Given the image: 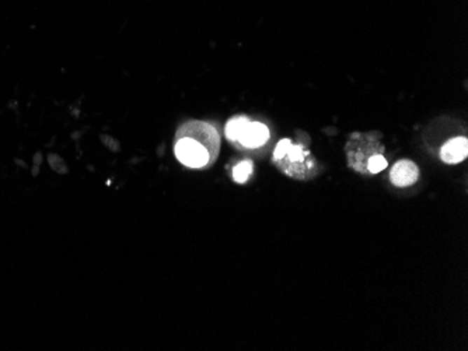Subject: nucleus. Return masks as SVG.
Here are the masks:
<instances>
[{
	"mask_svg": "<svg viewBox=\"0 0 468 351\" xmlns=\"http://www.w3.org/2000/svg\"><path fill=\"white\" fill-rule=\"evenodd\" d=\"M387 168V159L381 154H374L369 158L367 169L370 173H378Z\"/></svg>",
	"mask_w": 468,
	"mask_h": 351,
	"instance_id": "obj_9",
	"label": "nucleus"
},
{
	"mask_svg": "<svg viewBox=\"0 0 468 351\" xmlns=\"http://www.w3.org/2000/svg\"><path fill=\"white\" fill-rule=\"evenodd\" d=\"M290 145H291V140L290 138H283V140H280L276 144L275 151H273V159H275V162H279L286 155V152H287V150H289Z\"/></svg>",
	"mask_w": 468,
	"mask_h": 351,
	"instance_id": "obj_10",
	"label": "nucleus"
},
{
	"mask_svg": "<svg viewBox=\"0 0 468 351\" xmlns=\"http://www.w3.org/2000/svg\"><path fill=\"white\" fill-rule=\"evenodd\" d=\"M177 134H186L198 138L200 143L206 145L209 150L212 159L214 161L217 154H219V147H220V137L217 134V130L210 126L209 123L205 122H191L184 124L181 129H178Z\"/></svg>",
	"mask_w": 468,
	"mask_h": 351,
	"instance_id": "obj_2",
	"label": "nucleus"
},
{
	"mask_svg": "<svg viewBox=\"0 0 468 351\" xmlns=\"http://www.w3.org/2000/svg\"><path fill=\"white\" fill-rule=\"evenodd\" d=\"M269 138V130L268 127L261 123V122H248L244 127V130L241 131L238 141L244 145V147H259L262 144H265Z\"/></svg>",
	"mask_w": 468,
	"mask_h": 351,
	"instance_id": "obj_4",
	"label": "nucleus"
},
{
	"mask_svg": "<svg viewBox=\"0 0 468 351\" xmlns=\"http://www.w3.org/2000/svg\"><path fill=\"white\" fill-rule=\"evenodd\" d=\"M305 157H308V151L304 150L303 145L291 143V145L289 147V150H287V152H286V155L283 158H286L287 162L291 165V164H303L304 159H305Z\"/></svg>",
	"mask_w": 468,
	"mask_h": 351,
	"instance_id": "obj_7",
	"label": "nucleus"
},
{
	"mask_svg": "<svg viewBox=\"0 0 468 351\" xmlns=\"http://www.w3.org/2000/svg\"><path fill=\"white\" fill-rule=\"evenodd\" d=\"M252 173V162L245 159L241 161L240 164L235 165V168L233 169V178L235 182L238 183H244L247 182V179L249 178V175Z\"/></svg>",
	"mask_w": 468,
	"mask_h": 351,
	"instance_id": "obj_8",
	"label": "nucleus"
},
{
	"mask_svg": "<svg viewBox=\"0 0 468 351\" xmlns=\"http://www.w3.org/2000/svg\"><path fill=\"white\" fill-rule=\"evenodd\" d=\"M419 169L418 165L409 159H401L392 165L390 171V178L392 185L398 187L411 186L418 180Z\"/></svg>",
	"mask_w": 468,
	"mask_h": 351,
	"instance_id": "obj_3",
	"label": "nucleus"
},
{
	"mask_svg": "<svg viewBox=\"0 0 468 351\" xmlns=\"http://www.w3.org/2000/svg\"><path fill=\"white\" fill-rule=\"evenodd\" d=\"M174 151L178 161L189 168H205L214 162L206 145L192 136L177 134Z\"/></svg>",
	"mask_w": 468,
	"mask_h": 351,
	"instance_id": "obj_1",
	"label": "nucleus"
},
{
	"mask_svg": "<svg viewBox=\"0 0 468 351\" xmlns=\"http://www.w3.org/2000/svg\"><path fill=\"white\" fill-rule=\"evenodd\" d=\"M468 140L467 137H454L444 143L440 150V158L446 164H458L467 158Z\"/></svg>",
	"mask_w": 468,
	"mask_h": 351,
	"instance_id": "obj_5",
	"label": "nucleus"
},
{
	"mask_svg": "<svg viewBox=\"0 0 468 351\" xmlns=\"http://www.w3.org/2000/svg\"><path fill=\"white\" fill-rule=\"evenodd\" d=\"M248 122H249V119L247 116H237V117L230 119L226 124V137L231 141L238 140L241 131L244 130V127Z\"/></svg>",
	"mask_w": 468,
	"mask_h": 351,
	"instance_id": "obj_6",
	"label": "nucleus"
}]
</instances>
